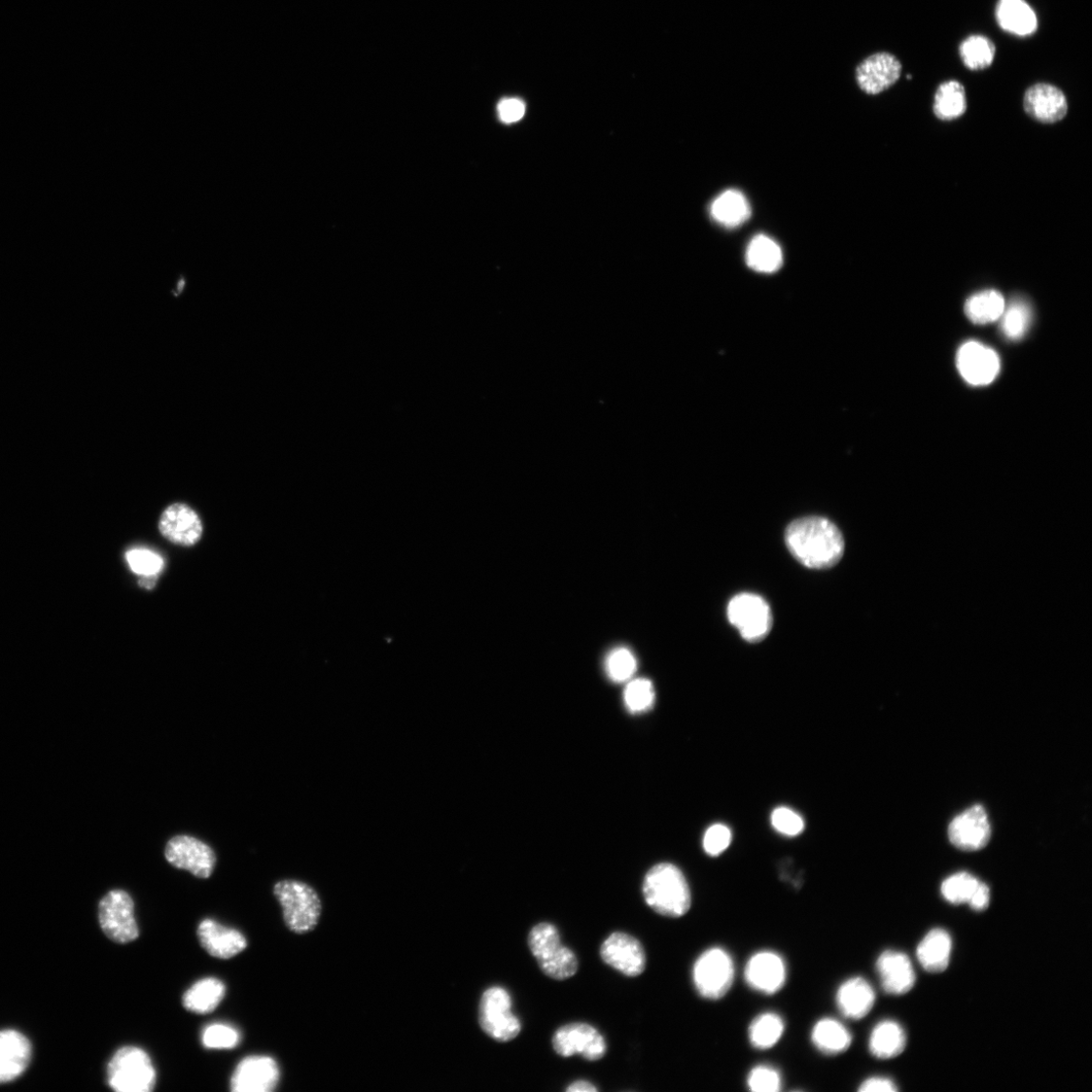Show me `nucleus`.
I'll return each mask as SVG.
<instances>
[{
  "label": "nucleus",
  "mask_w": 1092,
  "mask_h": 1092,
  "mask_svg": "<svg viewBox=\"0 0 1092 1092\" xmlns=\"http://www.w3.org/2000/svg\"><path fill=\"white\" fill-rule=\"evenodd\" d=\"M1032 319L1033 312L1030 304L1024 299L1016 298L1006 305L1000 319L1002 332L1009 340H1019L1027 334Z\"/></svg>",
  "instance_id": "obj_34"
},
{
  "label": "nucleus",
  "mask_w": 1092,
  "mask_h": 1092,
  "mask_svg": "<svg viewBox=\"0 0 1092 1092\" xmlns=\"http://www.w3.org/2000/svg\"><path fill=\"white\" fill-rule=\"evenodd\" d=\"M479 1023L492 1040L507 1043L516 1039L522 1030L520 1019L512 1012L510 994L500 986L487 990L479 1006Z\"/></svg>",
  "instance_id": "obj_7"
},
{
  "label": "nucleus",
  "mask_w": 1092,
  "mask_h": 1092,
  "mask_svg": "<svg viewBox=\"0 0 1092 1092\" xmlns=\"http://www.w3.org/2000/svg\"><path fill=\"white\" fill-rule=\"evenodd\" d=\"M980 884L973 875L961 872L948 877L942 885L943 897L950 904L968 903L970 897Z\"/></svg>",
  "instance_id": "obj_36"
},
{
  "label": "nucleus",
  "mask_w": 1092,
  "mask_h": 1092,
  "mask_svg": "<svg viewBox=\"0 0 1092 1092\" xmlns=\"http://www.w3.org/2000/svg\"><path fill=\"white\" fill-rule=\"evenodd\" d=\"M780 1070L770 1064L754 1066L748 1073L746 1084L753 1092H778L783 1087Z\"/></svg>",
  "instance_id": "obj_39"
},
{
  "label": "nucleus",
  "mask_w": 1092,
  "mask_h": 1092,
  "mask_svg": "<svg viewBox=\"0 0 1092 1092\" xmlns=\"http://www.w3.org/2000/svg\"><path fill=\"white\" fill-rule=\"evenodd\" d=\"M957 368L968 383L986 385L997 378L1001 371V361L994 349L970 341L962 345L958 351Z\"/></svg>",
  "instance_id": "obj_18"
},
{
  "label": "nucleus",
  "mask_w": 1092,
  "mask_h": 1092,
  "mask_svg": "<svg viewBox=\"0 0 1092 1092\" xmlns=\"http://www.w3.org/2000/svg\"><path fill=\"white\" fill-rule=\"evenodd\" d=\"M834 1000L840 1014L845 1018L860 1020L873 1009L876 994L868 980L854 976L838 985Z\"/></svg>",
  "instance_id": "obj_22"
},
{
  "label": "nucleus",
  "mask_w": 1092,
  "mask_h": 1092,
  "mask_svg": "<svg viewBox=\"0 0 1092 1092\" xmlns=\"http://www.w3.org/2000/svg\"><path fill=\"white\" fill-rule=\"evenodd\" d=\"M601 957L605 964L627 977H638L647 967L643 944L626 933L611 934L602 945Z\"/></svg>",
  "instance_id": "obj_13"
},
{
  "label": "nucleus",
  "mask_w": 1092,
  "mask_h": 1092,
  "mask_svg": "<svg viewBox=\"0 0 1092 1092\" xmlns=\"http://www.w3.org/2000/svg\"><path fill=\"white\" fill-rule=\"evenodd\" d=\"M967 109L964 86L957 81L943 83L937 89L934 113L942 121H953L963 116Z\"/></svg>",
  "instance_id": "obj_32"
},
{
  "label": "nucleus",
  "mask_w": 1092,
  "mask_h": 1092,
  "mask_svg": "<svg viewBox=\"0 0 1092 1092\" xmlns=\"http://www.w3.org/2000/svg\"><path fill=\"white\" fill-rule=\"evenodd\" d=\"M638 661L632 652L626 648L613 650L606 661V671L609 678L616 683H623L636 674Z\"/></svg>",
  "instance_id": "obj_38"
},
{
  "label": "nucleus",
  "mask_w": 1092,
  "mask_h": 1092,
  "mask_svg": "<svg viewBox=\"0 0 1092 1092\" xmlns=\"http://www.w3.org/2000/svg\"><path fill=\"white\" fill-rule=\"evenodd\" d=\"M747 263L757 272H776L783 263L782 251L771 238L764 235L756 236L747 251Z\"/></svg>",
  "instance_id": "obj_33"
},
{
  "label": "nucleus",
  "mask_w": 1092,
  "mask_h": 1092,
  "mask_svg": "<svg viewBox=\"0 0 1092 1092\" xmlns=\"http://www.w3.org/2000/svg\"><path fill=\"white\" fill-rule=\"evenodd\" d=\"M1004 296L996 290H988L970 297L965 304V314L975 324H990L1001 319L1006 309Z\"/></svg>",
  "instance_id": "obj_31"
},
{
  "label": "nucleus",
  "mask_w": 1092,
  "mask_h": 1092,
  "mask_svg": "<svg viewBox=\"0 0 1092 1092\" xmlns=\"http://www.w3.org/2000/svg\"><path fill=\"white\" fill-rule=\"evenodd\" d=\"M566 1090L569 1092H596L598 1088L589 1081L578 1080L573 1082Z\"/></svg>",
  "instance_id": "obj_47"
},
{
  "label": "nucleus",
  "mask_w": 1092,
  "mask_h": 1092,
  "mask_svg": "<svg viewBox=\"0 0 1092 1092\" xmlns=\"http://www.w3.org/2000/svg\"><path fill=\"white\" fill-rule=\"evenodd\" d=\"M876 970L884 991L891 996L906 995L917 980L910 959L899 950L888 949L880 954Z\"/></svg>",
  "instance_id": "obj_19"
},
{
  "label": "nucleus",
  "mask_w": 1092,
  "mask_h": 1092,
  "mask_svg": "<svg viewBox=\"0 0 1092 1092\" xmlns=\"http://www.w3.org/2000/svg\"><path fill=\"white\" fill-rule=\"evenodd\" d=\"M902 73L899 59L890 52H878L866 57L856 67L858 86L869 95H877L893 86Z\"/></svg>",
  "instance_id": "obj_15"
},
{
  "label": "nucleus",
  "mask_w": 1092,
  "mask_h": 1092,
  "mask_svg": "<svg viewBox=\"0 0 1092 1092\" xmlns=\"http://www.w3.org/2000/svg\"><path fill=\"white\" fill-rule=\"evenodd\" d=\"M727 617L742 638L751 644L764 641L773 626L770 605L761 596L751 593L738 594L731 599Z\"/></svg>",
  "instance_id": "obj_8"
},
{
  "label": "nucleus",
  "mask_w": 1092,
  "mask_h": 1092,
  "mask_svg": "<svg viewBox=\"0 0 1092 1092\" xmlns=\"http://www.w3.org/2000/svg\"><path fill=\"white\" fill-rule=\"evenodd\" d=\"M99 926L105 936L117 944H129L140 936L135 918V903L125 891L105 894L98 904Z\"/></svg>",
  "instance_id": "obj_9"
},
{
  "label": "nucleus",
  "mask_w": 1092,
  "mask_h": 1092,
  "mask_svg": "<svg viewBox=\"0 0 1092 1092\" xmlns=\"http://www.w3.org/2000/svg\"><path fill=\"white\" fill-rule=\"evenodd\" d=\"M1026 113L1041 123L1052 124L1062 121L1067 114L1068 103L1062 89L1048 84H1037L1025 94Z\"/></svg>",
  "instance_id": "obj_21"
},
{
  "label": "nucleus",
  "mask_w": 1092,
  "mask_h": 1092,
  "mask_svg": "<svg viewBox=\"0 0 1092 1092\" xmlns=\"http://www.w3.org/2000/svg\"><path fill=\"white\" fill-rule=\"evenodd\" d=\"M643 893L647 904L665 918H682L692 905V894L686 877L677 866L670 863L658 864L647 873Z\"/></svg>",
  "instance_id": "obj_2"
},
{
  "label": "nucleus",
  "mask_w": 1092,
  "mask_h": 1092,
  "mask_svg": "<svg viewBox=\"0 0 1092 1092\" xmlns=\"http://www.w3.org/2000/svg\"><path fill=\"white\" fill-rule=\"evenodd\" d=\"M31 1060L29 1039L15 1030L0 1031V1084L20 1077Z\"/></svg>",
  "instance_id": "obj_23"
},
{
  "label": "nucleus",
  "mask_w": 1092,
  "mask_h": 1092,
  "mask_svg": "<svg viewBox=\"0 0 1092 1092\" xmlns=\"http://www.w3.org/2000/svg\"><path fill=\"white\" fill-rule=\"evenodd\" d=\"M108 1084L118 1092H151L156 1085V1070L150 1056L134 1046L120 1048L107 1069Z\"/></svg>",
  "instance_id": "obj_5"
},
{
  "label": "nucleus",
  "mask_w": 1092,
  "mask_h": 1092,
  "mask_svg": "<svg viewBox=\"0 0 1092 1092\" xmlns=\"http://www.w3.org/2000/svg\"><path fill=\"white\" fill-rule=\"evenodd\" d=\"M280 1079L277 1063L269 1056H249L242 1060L230 1081L233 1092H271Z\"/></svg>",
  "instance_id": "obj_14"
},
{
  "label": "nucleus",
  "mask_w": 1092,
  "mask_h": 1092,
  "mask_svg": "<svg viewBox=\"0 0 1092 1092\" xmlns=\"http://www.w3.org/2000/svg\"><path fill=\"white\" fill-rule=\"evenodd\" d=\"M240 1040V1033L226 1024L209 1025L201 1035L202 1045L206 1049H234Z\"/></svg>",
  "instance_id": "obj_41"
},
{
  "label": "nucleus",
  "mask_w": 1092,
  "mask_h": 1092,
  "mask_svg": "<svg viewBox=\"0 0 1092 1092\" xmlns=\"http://www.w3.org/2000/svg\"><path fill=\"white\" fill-rule=\"evenodd\" d=\"M858 1090L861 1092H895L898 1088L891 1078L872 1076L865 1079Z\"/></svg>",
  "instance_id": "obj_45"
},
{
  "label": "nucleus",
  "mask_w": 1092,
  "mask_h": 1092,
  "mask_svg": "<svg viewBox=\"0 0 1092 1092\" xmlns=\"http://www.w3.org/2000/svg\"><path fill=\"white\" fill-rule=\"evenodd\" d=\"M165 858L173 867L187 870L201 879L213 874L217 864V856L208 844L186 834L176 835L167 842Z\"/></svg>",
  "instance_id": "obj_11"
},
{
  "label": "nucleus",
  "mask_w": 1092,
  "mask_h": 1092,
  "mask_svg": "<svg viewBox=\"0 0 1092 1092\" xmlns=\"http://www.w3.org/2000/svg\"><path fill=\"white\" fill-rule=\"evenodd\" d=\"M952 948L953 942L949 934L943 929H934L919 944L917 957L926 971L941 973L949 964Z\"/></svg>",
  "instance_id": "obj_26"
},
{
  "label": "nucleus",
  "mask_w": 1092,
  "mask_h": 1092,
  "mask_svg": "<svg viewBox=\"0 0 1092 1092\" xmlns=\"http://www.w3.org/2000/svg\"><path fill=\"white\" fill-rule=\"evenodd\" d=\"M198 939L205 952L222 960L231 959L248 948V940L235 929L224 927L214 920L201 922Z\"/></svg>",
  "instance_id": "obj_20"
},
{
  "label": "nucleus",
  "mask_w": 1092,
  "mask_h": 1092,
  "mask_svg": "<svg viewBox=\"0 0 1092 1092\" xmlns=\"http://www.w3.org/2000/svg\"><path fill=\"white\" fill-rule=\"evenodd\" d=\"M869 1051L880 1061L896 1059L906 1047V1034L895 1020L880 1021L869 1037Z\"/></svg>",
  "instance_id": "obj_27"
},
{
  "label": "nucleus",
  "mask_w": 1092,
  "mask_h": 1092,
  "mask_svg": "<svg viewBox=\"0 0 1092 1092\" xmlns=\"http://www.w3.org/2000/svg\"><path fill=\"white\" fill-rule=\"evenodd\" d=\"M949 841L962 851H978L988 845L992 837V827L983 806L977 804L956 817L949 824Z\"/></svg>",
  "instance_id": "obj_16"
},
{
  "label": "nucleus",
  "mask_w": 1092,
  "mask_h": 1092,
  "mask_svg": "<svg viewBox=\"0 0 1092 1092\" xmlns=\"http://www.w3.org/2000/svg\"><path fill=\"white\" fill-rule=\"evenodd\" d=\"M785 1020L778 1012L765 1011L753 1018L748 1028L751 1046L757 1050H770L784 1036Z\"/></svg>",
  "instance_id": "obj_30"
},
{
  "label": "nucleus",
  "mask_w": 1092,
  "mask_h": 1092,
  "mask_svg": "<svg viewBox=\"0 0 1092 1092\" xmlns=\"http://www.w3.org/2000/svg\"><path fill=\"white\" fill-rule=\"evenodd\" d=\"M996 16L1000 27L1017 37L1032 36L1038 29V17L1026 0H999Z\"/></svg>",
  "instance_id": "obj_24"
},
{
  "label": "nucleus",
  "mask_w": 1092,
  "mask_h": 1092,
  "mask_svg": "<svg viewBox=\"0 0 1092 1092\" xmlns=\"http://www.w3.org/2000/svg\"><path fill=\"white\" fill-rule=\"evenodd\" d=\"M226 996L225 984L217 978L208 977L196 982L183 997L186 1009L198 1014L213 1012Z\"/></svg>",
  "instance_id": "obj_28"
},
{
  "label": "nucleus",
  "mask_w": 1092,
  "mask_h": 1092,
  "mask_svg": "<svg viewBox=\"0 0 1092 1092\" xmlns=\"http://www.w3.org/2000/svg\"><path fill=\"white\" fill-rule=\"evenodd\" d=\"M771 822L775 830L787 836L800 834L805 827L803 819L794 810L787 807L775 809Z\"/></svg>",
  "instance_id": "obj_42"
},
{
  "label": "nucleus",
  "mask_w": 1092,
  "mask_h": 1092,
  "mask_svg": "<svg viewBox=\"0 0 1092 1092\" xmlns=\"http://www.w3.org/2000/svg\"><path fill=\"white\" fill-rule=\"evenodd\" d=\"M964 65L974 72L989 68L995 60L997 49L994 42L981 34H972L959 48Z\"/></svg>",
  "instance_id": "obj_35"
},
{
  "label": "nucleus",
  "mask_w": 1092,
  "mask_h": 1092,
  "mask_svg": "<svg viewBox=\"0 0 1092 1092\" xmlns=\"http://www.w3.org/2000/svg\"><path fill=\"white\" fill-rule=\"evenodd\" d=\"M158 528L161 536L172 545L191 547L202 537L203 526L198 513L184 503L168 506L162 513Z\"/></svg>",
  "instance_id": "obj_17"
},
{
  "label": "nucleus",
  "mask_w": 1092,
  "mask_h": 1092,
  "mask_svg": "<svg viewBox=\"0 0 1092 1092\" xmlns=\"http://www.w3.org/2000/svg\"><path fill=\"white\" fill-rule=\"evenodd\" d=\"M158 576H159V575H154V576H143V577H141V579H140V580H139V582H138V583H139V586H140V587H143V588H144V589H146V590H152V589H154V587H155V585H156V582H157Z\"/></svg>",
  "instance_id": "obj_48"
},
{
  "label": "nucleus",
  "mask_w": 1092,
  "mask_h": 1092,
  "mask_svg": "<svg viewBox=\"0 0 1092 1092\" xmlns=\"http://www.w3.org/2000/svg\"><path fill=\"white\" fill-rule=\"evenodd\" d=\"M744 976L751 990L764 996H774L786 985L787 963L775 950L761 949L747 961Z\"/></svg>",
  "instance_id": "obj_12"
},
{
  "label": "nucleus",
  "mask_w": 1092,
  "mask_h": 1092,
  "mask_svg": "<svg viewBox=\"0 0 1092 1092\" xmlns=\"http://www.w3.org/2000/svg\"><path fill=\"white\" fill-rule=\"evenodd\" d=\"M990 902L991 890L988 886L980 883L967 904L975 911H983L989 907Z\"/></svg>",
  "instance_id": "obj_46"
},
{
  "label": "nucleus",
  "mask_w": 1092,
  "mask_h": 1092,
  "mask_svg": "<svg viewBox=\"0 0 1092 1092\" xmlns=\"http://www.w3.org/2000/svg\"><path fill=\"white\" fill-rule=\"evenodd\" d=\"M528 946L547 977L561 981L577 974L578 958L571 948L562 945L559 933L552 924L535 926L528 935Z\"/></svg>",
  "instance_id": "obj_4"
},
{
  "label": "nucleus",
  "mask_w": 1092,
  "mask_h": 1092,
  "mask_svg": "<svg viewBox=\"0 0 1092 1092\" xmlns=\"http://www.w3.org/2000/svg\"><path fill=\"white\" fill-rule=\"evenodd\" d=\"M555 1053L565 1059L580 1055L587 1062H599L607 1052L603 1035L586 1023H572L560 1027L552 1037Z\"/></svg>",
  "instance_id": "obj_10"
},
{
  "label": "nucleus",
  "mask_w": 1092,
  "mask_h": 1092,
  "mask_svg": "<svg viewBox=\"0 0 1092 1092\" xmlns=\"http://www.w3.org/2000/svg\"><path fill=\"white\" fill-rule=\"evenodd\" d=\"M731 838V832L727 827L724 825H715L704 834V851L712 857H718L729 847Z\"/></svg>",
  "instance_id": "obj_43"
},
{
  "label": "nucleus",
  "mask_w": 1092,
  "mask_h": 1092,
  "mask_svg": "<svg viewBox=\"0 0 1092 1092\" xmlns=\"http://www.w3.org/2000/svg\"><path fill=\"white\" fill-rule=\"evenodd\" d=\"M791 554L803 566L827 570L840 561L844 540L838 528L829 519L809 516L792 521L785 532Z\"/></svg>",
  "instance_id": "obj_1"
},
{
  "label": "nucleus",
  "mask_w": 1092,
  "mask_h": 1092,
  "mask_svg": "<svg viewBox=\"0 0 1092 1092\" xmlns=\"http://www.w3.org/2000/svg\"><path fill=\"white\" fill-rule=\"evenodd\" d=\"M734 978V961L728 950L721 947L703 950L692 968L694 988L702 999L708 1001L717 1002L726 997Z\"/></svg>",
  "instance_id": "obj_6"
},
{
  "label": "nucleus",
  "mask_w": 1092,
  "mask_h": 1092,
  "mask_svg": "<svg viewBox=\"0 0 1092 1092\" xmlns=\"http://www.w3.org/2000/svg\"><path fill=\"white\" fill-rule=\"evenodd\" d=\"M273 893L283 907L284 920L290 931L304 935L318 925L322 902L309 885L298 880H283L274 886Z\"/></svg>",
  "instance_id": "obj_3"
},
{
  "label": "nucleus",
  "mask_w": 1092,
  "mask_h": 1092,
  "mask_svg": "<svg viewBox=\"0 0 1092 1092\" xmlns=\"http://www.w3.org/2000/svg\"><path fill=\"white\" fill-rule=\"evenodd\" d=\"M126 560L133 573L143 576L159 575L164 568V560L158 553L143 547L130 549Z\"/></svg>",
  "instance_id": "obj_40"
},
{
  "label": "nucleus",
  "mask_w": 1092,
  "mask_h": 1092,
  "mask_svg": "<svg viewBox=\"0 0 1092 1092\" xmlns=\"http://www.w3.org/2000/svg\"><path fill=\"white\" fill-rule=\"evenodd\" d=\"M655 696L654 686L650 680L630 681L624 691L625 707L632 714L647 712L654 706Z\"/></svg>",
  "instance_id": "obj_37"
},
{
  "label": "nucleus",
  "mask_w": 1092,
  "mask_h": 1092,
  "mask_svg": "<svg viewBox=\"0 0 1092 1092\" xmlns=\"http://www.w3.org/2000/svg\"><path fill=\"white\" fill-rule=\"evenodd\" d=\"M525 114V103L519 98H505L498 104L500 120L506 124L520 121Z\"/></svg>",
  "instance_id": "obj_44"
},
{
  "label": "nucleus",
  "mask_w": 1092,
  "mask_h": 1092,
  "mask_svg": "<svg viewBox=\"0 0 1092 1092\" xmlns=\"http://www.w3.org/2000/svg\"><path fill=\"white\" fill-rule=\"evenodd\" d=\"M810 1041L820 1053L837 1056L850 1049L853 1036L840 1020L826 1016L816 1021L810 1032Z\"/></svg>",
  "instance_id": "obj_25"
},
{
  "label": "nucleus",
  "mask_w": 1092,
  "mask_h": 1092,
  "mask_svg": "<svg viewBox=\"0 0 1092 1092\" xmlns=\"http://www.w3.org/2000/svg\"><path fill=\"white\" fill-rule=\"evenodd\" d=\"M712 217L726 228L743 225L751 217V207L746 197L730 190L721 194L712 204Z\"/></svg>",
  "instance_id": "obj_29"
}]
</instances>
